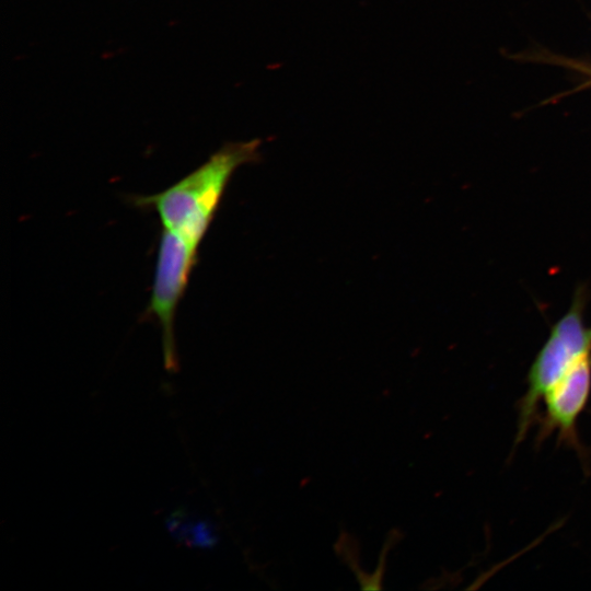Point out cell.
Returning <instances> with one entry per match:
<instances>
[{"label":"cell","mask_w":591,"mask_h":591,"mask_svg":"<svg viewBox=\"0 0 591 591\" xmlns=\"http://www.w3.org/2000/svg\"><path fill=\"white\" fill-rule=\"evenodd\" d=\"M260 140L228 142L188 175L150 196H138L134 202L159 215L169 230L198 250L219 209L233 173L242 165L262 160Z\"/></svg>","instance_id":"6da1fadb"},{"label":"cell","mask_w":591,"mask_h":591,"mask_svg":"<svg viewBox=\"0 0 591 591\" xmlns=\"http://www.w3.org/2000/svg\"><path fill=\"white\" fill-rule=\"evenodd\" d=\"M197 259L198 250L175 233L162 230L151 297L146 314L153 316L160 324L164 364L169 372L177 370L176 311L186 292Z\"/></svg>","instance_id":"7a4b0ae2"},{"label":"cell","mask_w":591,"mask_h":591,"mask_svg":"<svg viewBox=\"0 0 591 591\" xmlns=\"http://www.w3.org/2000/svg\"><path fill=\"white\" fill-rule=\"evenodd\" d=\"M587 354H591V328L583 325L580 310L573 306L553 327L530 369L526 392L520 405V438L526 432L545 393Z\"/></svg>","instance_id":"3957f363"},{"label":"cell","mask_w":591,"mask_h":591,"mask_svg":"<svg viewBox=\"0 0 591 591\" xmlns=\"http://www.w3.org/2000/svg\"><path fill=\"white\" fill-rule=\"evenodd\" d=\"M591 386V354L581 356L543 396L546 420L564 436H572Z\"/></svg>","instance_id":"277c9868"},{"label":"cell","mask_w":591,"mask_h":591,"mask_svg":"<svg viewBox=\"0 0 591 591\" xmlns=\"http://www.w3.org/2000/svg\"><path fill=\"white\" fill-rule=\"evenodd\" d=\"M167 528L175 538L189 546L210 547L218 542L209 521L195 520L184 511H176L167 519Z\"/></svg>","instance_id":"5b68a950"}]
</instances>
